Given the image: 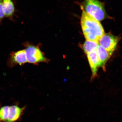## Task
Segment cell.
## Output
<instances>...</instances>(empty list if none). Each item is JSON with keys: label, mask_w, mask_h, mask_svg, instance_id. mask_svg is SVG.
I'll use <instances>...</instances> for the list:
<instances>
[{"label": "cell", "mask_w": 122, "mask_h": 122, "mask_svg": "<svg viewBox=\"0 0 122 122\" xmlns=\"http://www.w3.org/2000/svg\"><path fill=\"white\" fill-rule=\"evenodd\" d=\"M40 45H34L27 42L23 44L25 48L27 62L38 65L41 62L48 63L50 62V59L46 57L45 54L41 51Z\"/></svg>", "instance_id": "cell-2"}, {"label": "cell", "mask_w": 122, "mask_h": 122, "mask_svg": "<svg viewBox=\"0 0 122 122\" xmlns=\"http://www.w3.org/2000/svg\"><path fill=\"white\" fill-rule=\"evenodd\" d=\"M25 109V107L21 108L17 105L10 106L7 122H15L19 120Z\"/></svg>", "instance_id": "cell-6"}, {"label": "cell", "mask_w": 122, "mask_h": 122, "mask_svg": "<svg viewBox=\"0 0 122 122\" xmlns=\"http://www.w3.org/2000/svg\"><path fill=\"white\" fill-rule=\"evenodd\" d=\"M96 51L100 63V67L105 70V64L110 57L111 55L100 45L97 47Z\"/></svg>", "instance_id": "cell-8"}, {"label": "cell", "mask_w": 122, "mask_h": 122, "mask_svg": "<svg viewBox=\"0 0 122 122\" xmlns=\"http://www.w3.org/2000/svg\"><path fill=\"white\" fill-rule=\"evenodd\" d=\"M81 24L86 40L98 42L105 34L103 27L99 21L90 16L84 10L81 19Z\"/></svg>", "instance_id": "cell-1"}, {"label": "cell", "mask_w": 122, "mask_h": 122, "mask_svg": "<svg viewBox=\"0 0 122 122\" xmlns=\"http://www.w3.org/2000/svg\"><path fill=\"white\" fill-rule=\"evenodd\" d=\"M119 38L111 33L105 34L99 41V45L112 55L116 48Z\"/></svg>", "instance_id": "cell-4"}, {"label": "cell", "mask_w": 122, "mask_h": 122, "mask_svg": "<svg viewBox=\"0 0 122 122\" xmlns=\"http://www.w3.org/2000/svg\"><path fill=\"white\" fill-rule=\"evenodd\" d=\"M27 62L25 49L16 51L12 52L10 53L7 60V65L10 68L16 65H23Z\"/></svg>", "instance_id": "cell-5"}, {"label": "cell", "mask_w": 122, "mask_h": 122, "mask_svg": "<svg viewBox=\"0 0 122 122\" xmlns=\"http://www.w3.org/2000/svg\"><path fill=\"white\" fill-rule=\"evenodd\" d=\"M99 44L98 41L86 40L82 46V48L85 53L87 54L96 50Z\"/></svg>", "instance_id": "cell-10"}, {"label": "cell", "mask_w": 122, "mask_h": 122, "mask_svg": "<svg viewBox=\"0 0 122 122\" xmlns=\"http://www.w3.org/2000/svg\"><path fill=\"white\" fill-rule=\"evenodd\" d=\"M3 10L5 16L11 19L15 11L14 4L11 0H3Z\"/></svg>", "instance_id": "cell-9"}, {"label": "cell", "mask_w": 122, "mask_h": 122, "mask_svg": "<svg viewBox=\"0 0 122 122\" xmlns=\"http://www.w3.org/2000/svg\"><path fill=\"white\" fill-rule=\"evenodd\" d=\"M10 106H4L0 109V122H7Z\"/></svg>", "instance_id": "cell-11"}, {"label": "cell", "mask_w": 122, "mask_h": 122, "mask_svg": "<svg viewBox=\"0 0 122 122\" xmlns=\"http://www.w3.org/2000/svg\"><path fill=\"white\" fill-rule=\"evenodd\" d=\"M87 55L92 72V78H94L97 76L98 68L100 67V61L96 50Z\"/></svg>", "instance_id": "cell-7"}, {"label": "cell", "mask_w": 122, "mask_h": 122, "mask_svg": "<svg viewBox=\"0 0 122 122\" xmlns=\"http://www.w3.org/2000/svg\"><path fill=\"white\" fill-rule=\"evenodd\" d=\"M5 16L3 10V0H0V24Z\"/></svg>", "instance_id": "cell-12"}, {"label": "cell", "mask_w": 122, "mask_h": 122, "mask_svg": "<svg viewBox=\"0 0 122 122\" xmlns=\"http://www.w3.org/2000/svg\"><path fill=\"white\" fill-rule=\"evenodd\" d=\"M83 6L85 11L97 20H102L106 17L103 5L98 0H85Z\"/></svg>", "instance_id": "cell-3"}]
</instances>
